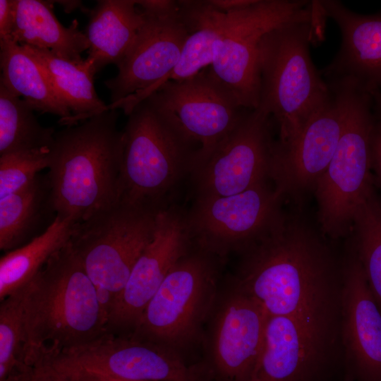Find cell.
I'll list each match as a JSON object with an SVG mask.
<instances>
[{"label": "cell", "instance_id": "cell-1", "mask_svg": "<svg viewBox=\"0 0 381 381\" xmlns=\"http://www.w3.org/2000/svg\"><path fill=\"white\" fill-rule=\"evenodd\" d=\"M246 250L236 289L268 316L291 318L341 344L343 265L315 234L282 214Z\"/></svg>", "mask_w": 381, "mask_h": 381}, {"label": "cell", "instance_id": "cell-2", "mask_svg": "<svg viewBox=\"0 0 381 381\" xmlns=\"http://www.w3.org/2000/svg\"><path fill=\"white\" fill-rule=\"evenodd\" d=\"M24 287L23 317L30 366L106 332L107 318L96 287L71 241Z\"/></svg>", "mask_w": 381, "mask_h": 381}, {"label": "cell", "instance_id": "cell-3", "mask_svg": "<svg viewBox=\"0 0 381 381\" xmlns=\"http://www.w3.org/2000/svg\"><path fill=\"white\" fill-rule=\"evenodd\" d=\"M109 109L55 133L47 174L57 215L82 222L119 199L123 133Z\"/></svg>", "mask_w": 381, "mask_h": 381}, {"label": "cell", "instance_id": "cell-4", "mask_svg": "<svg viewBox=\"0 0 381 381\" xmlns=\"http://www.w3.org/2000/svg\"><path fill=\"white\" fill-rule=\"evenodd\" d=\"M326 18L320 11L312 19L282 24L260 40L257 109L268 114L277 126L278 145L291 141L333 96L310 54V45L321 40Z\"/></svg>", "mask_w": 381, "mask_h": 381}, {"label": "cell", "instance_id": "cell-5", "mask_svg": "<svg viewBox=\"0 0 381 381\" xmlns=\"http://www.w3.org/2000/svg\"><path fill=\"white\" fill-rule=\"evenodd\" d=\"M327 82L339 104L342 131L314 188L322 228L338 237L352 225L357 207L373 192L371 138L376 117L370 92L345 80Z\"/></svg>", "mask_w": 381, "mask_h": 381}, {"label": "cell", "instance_id": "cell-6", "mask_svg": "<svg viewBox=\"0 0 381 381\" xmlns=\"http://www.w3.org/2000/svg\"><path fill=\"white\" fill-rule=\"evenodd\" d=\"M123 130L119 199L163 208L181 180L191 174V145L143 100L129 112Z\"/></svg>", "mask_w": 381, "mask_h": 381}, {"label": "cell", "instance_id": "cell-7", "mask_svg": "<svg viewBox=\"0 0 381 381\" xmlns=\"http://www.w3.org/2000/svg\"><path fill=\"white\" fill-rule=\"evenodd\" d=\"M161 209L119 200L80 222L71 240L107 319L135 262L153 238Z\"/></svg>", "mask_w": 381, "mask_h": 381}, {"label": "cell", "instance_id": "cell-8", "mask_svg": "<svg viewBox=\"0 0 381 381\" xmlns=\"http://www.w3.org/2000/svg\"><path fill=\"white\" fill-rule=\"evenodd\" d=\"M226 13L209 69L239 106L256 109L260 90L258 64L260 40L282 24L313 18L318 6L315 1L256 0L250 6Z\"/></svg>", "mask_w": 381, "mask_h": 381}, {"label": "cell", "instance_id": "cell-9", "mask_svg": "<svg viewBox=\"0 0 381 381\" xmlns=\"http://www.w3.org/2000/svg\"><path fill=\"white\" fill-rule=\"evenodd\" d=\"M144 100L185 141L197 146L192 171L209 157L249 110L239 106L209 67L188 79L163 83Z\"/></svg>", "mask_w": 381, "mask_h": 381}, {"label": "cell", "instance_id": "cell-10", "mask_svg": "<svg viewBox=\"0 0 381 381\" xmlns=\"http://www.w3.org/2000/svg\"><path fill=\"white\" fill-rule=\"evenodd\" d=\"M43 363L62 377L85 373L130 381H199L172 349L107 332L52 354Z\"/></svg>", "mask_w": 381, "mask_h": 381}, {"label": "cell", "instance_id": "cell-11", "mask_svg": "<svg viewBox=\"0 0 381 381\" xmlns=\"http://www.w3.org/2000/svg\"><path fill=\"white\" fill-rule=\"evenodd\" d=\"M282 198L266 181L232 195H195L187 212L192 241L217 254L246 250L279 219Z\"/></svg>", "mask_w": 381, "mask_h": 381}, {"label": "cell", "instance_id": "cell-12", "mask_svg": "<svg viewBox=\"0 0 381 381\" xmlns=\"http://www.w3.org/2000/svg\"><path fill=\"white\" fill-rule=\"evenodd\" d=\"M213 283L207 258L186 254L169 271L131 335L170 349L184 344L204 315Z\"/></svg>", "mask_w": 381, "mask_h": 381}, {"label": "cell", "instance_id": "cell-13", "mask_svg": "<svg viewBox=\"0 0 381 381\" xmlns=\"http://www.w3.org/2000/svg\"><path fill=\"white\" fill-rule=\"evenodd\" d=\"M144 14L135 41L116 66L117 75L104 82L111 93L109 108H121L126 115L172 72L189 35L179 8L168 14Z\"/></svg>", "mask_w": 381, "mask_h": 381}, {"label": "cell", "instance_id": "cell-14", "mask_svg": "<svg viewBox=\"0 0 381 381\" xmlns=\"http://www.w3.org/2000/svg\"><path fill=\"white\" fill-rule=\"evenodd\" d=\"M271 117L247 110L236 128L191 172L195 195L229 196L269 178L275 140Z\"/></svg>", "mask_w": 381, "mask_h": 381}, {"label": "cell", "instance_id": "cell-15", "mask_svg": "<svg viewBox=\"0 0 381 381\" xmlns=\"http://www.w3.org/2000/svg\"><path fill=\"white\" fill-rule=\"evenodd\" d=\"M247 381H346L341 346L294 320L269 316Z\"/></svg>", "mask_w": 381, "mask_h": 381}, {"label": "cell", "instance_id": "cell-16", "mask_svg": "<svg viewBox=\"0 0 381 381\" xmlns=\"http://www.w3.org/2000/svg\"><path fill=\"white\" fill-rule=\"evenodd\" d=\"M192 242L187 212L169 204L157 214L151 241L135 262L108 315L106 332L131 334L147 305Z\"/></svg>", "mask_w": 381, "mask_h": 381}, {"label": "cell", "instance_id": "cell-17", "mask_svg": "<svg viewBox=\"0 0 381 381\" xmlns=\"http://www.w3.org/2000/svg\"><path fill=\"white\" fill-rule=\"evenodd\" d=\"M340 337L346 381H381V311L354 251L343 264Z\"/></svg>", "mask_w": 381, "mask_h": 381}, {"label": "cell", "instance_id": "cell-18", "mask_svg": "<svg viewBox=\"0 0 381 381\" xmlns=\"http://www.w3.org/2000/svg\"><path fill=\"white\" fill-rule=\"evenodd\" d=\"M341 131L342 117L333 93L291 141L278 145L275 140L269 171L274 188L284 196L314 187L334 155Z\"/></svg>", "mask_w": 381, "mask_h": 381}, {"label": "cell", "instance_id": "cell-19", "mask_svg": "<svg viewBox=\"0 0 381 381\" xmlns=\"http://www.w3.org/2000/svg\"><path fill=\"white\" fill-rule=\"evenodd\" d=\"M320 3L341 35L339 52L320 71L323 78L348 80L368 92L381 91V13L360 14L337 0Z\"/></svg>", "mask_w": 381, "mask_h": 381}, {"label": "cell", "instance_id": "cell-20", "mask_svg": "<svg viewBox=\"0 0 381 381\" xmlns=\"http://www.w3.org/2000/svg\"><path fill=\"white\" fill-rule=\"evenodd\" d=\"M268 315L246 294L235 290L215 326L212 358L218 373L231 381H247L262 351Z\"/></svg>", "mask_w": 381, "mask_h": 381}, {"label": "cell", "instance_id": "cell-21", "mask_svg": "<svg viewBox=\"0 0 381 381\" xmlns=\"http://www.w3.org/2000/svg\"><path fill=\"white\" fill-rule=\"evenodd\" d=\"M135 0H101L90 11L85 34L89 42L86 58L95 73L116 66L124 58L145 22Z\"/></svg>", "mask_w": 381, "mask_h": 381}, {"label": "cell", "instance_id": "cell-22", "mask_svg": "<svg viewBox=\"0 0 381 381\" xmlns=\"http://www.w3.org/2000/svg\"><path fill=\"white\" fill-rule=\"evenodd\" d=\"M49 1L14 0V22L8 39L20 45L47 49L60 57L81 61L90 45L77 20L64 27L56 18Z\"/></svg>", "mask_w": 381, "mask_h": 381}, {"label": "cell", "instance_id": "cell-23", "mask_svg": "<svg viewBox=\"0 0 381 381\" xmlns=\"http://www.w3.org/2000/svg\"><path fill=\"white\" fill-rule=\"evenodd\" d=\"M47 174L0 198V249L6 253L43 234L56 217Z\"/></svg>", "mask_w": 381, "mask_h": 381}, {"label": "cell", "instance_id": "cell-24", "mask_svg": "<svg viewBox=\"0 0 381 381\" xmlns=\"http://www.w3.org/2000/svg\"><path fill=\"white\" fill-rule=\"evenodd\" d=\"M1 83L15 96L21 97L35 111L60 117L59 123L68 126L71 114L61 101L38 61L24 47L10 39L0 40Z\"/></svg>", "mask_w": 381, "mask_h": 381}, {"label": "cell", "instance_id": "cell-25", "mask_svg": "<svg viewBox=\"0 0 381 381\" xmlns=\"http://www.w3.org/2000/svg\"><path fill=\"white\" fill-rule=\"evenodd\" d=\"M21 46L38 61L70 111L71 118L68 126L77 125L109 109L97 95L94 86L96 73L86 59L71 61L47 49Z\"/></svg>", "mask_w": 381, "mask_h": 381}, {"label": "cell", "instance_id": "cell-26", "mask_svg": "<svg viewBox=\"0 0 381 381\" xmlns=\"http://www.w3.org/2000/svg\"><path fill=\"white\" fill-rule=\"evenodd\" d=\"M178 4L189 35L176 66L163 83L188 79L212 64L214 46L226 18V13L215 8L209 0H182Z\"/></svg>", "mask_w": 381, "mask_h": 381}, {"label": "cell", "instance_id": "cell-27", "mask_svg": "<svg viewBox=\"0 0 381 381\" xmlns=\"http://www.w3.org/2000/svg\"><path fill=\"white\" fill-rule=\"evenodd\" d=\"M80 222L56 215L41 235L0 259V301L25 286L71 240Z\"/></svg>", "mask_w": 381, "mask_h": 381}, {"label": "cell", "instance_id": "cell-28", "mask_svg": "<svg viewBox=\"0 0 381 381\" xmlns=\"http://www.w3.org/2000/svg\"><path fill=\"white\" fill-rule=\"evenodd\" d=\"M34 109L0 83V155L51 150L54 129L38 122Z\"/></svg>", "mask_w": 381, "mask_h": 381}, {"label": "cell", "instance_id": "cell-29", "mask_svg": "<svg viewBox=\"0 0 381 381\" xmlns=\"http://www.w3.org/2000/svg\"><path fill=\"white\" fill-rule=\"evenodd\" d=\"M24 294L23 286L1 301L0 381H28L34 373L27 363Z\"/></svg>", "mask_w": 381, "mask_h": 381}, {"label": "cell", "instance_id": "cell-30", "mask_svg": "<svg viewBox=\"0 0 381 381\" xmlns=\"http://www.w3.org/2000/svg\"><path fill=\"white\" fill-rule=\"evenodd\" d=\"M352 226L356 235L354 252L381 311V205L373 192L357 207Z\"/></svg>", "mask_w": 381, "mask_h": 381}, {"label": "cell", "instance_id": "cell-31", "mask_svg": "<svg viewBox=\"0 0 381 381\" xmlns=\"http://www.w3.org/2000/svg\"><path fill=\"white\" fill-rule=\"evenodd\" d=\"M51 150H32L0 155V198L22 189L48 168Z\"/></svg>", "mask_w": 381, "mask_h": 381}, {"label": "cell", "instance_id": "cell-32", "mask_svg": "<svg viewBox=\"0 0 381 381\" xmlns=\"http://www.w3.org/2000/svg\"><path fill=\"white\" fill-rule=\"evenodd\" d=\"M136 4L144 13L154 15L174 13L179 8L174 0H137Z\"/></svg>", "mask_w": 381, "mask_h": 381}, {"label": "cell", "instance_id": "cell-33", "mask_svg": "<svg viewBox=\"0 0 381 381\" xmlns=\"http://www.w3.org/2000/svg\"><path fill=\"white\" fill-rule=\"evenodd\" d=\"M14 22V0H0V40L8 39Z\"/></svg>", "mask_w": 381, "mask_h": 381}, {"label": "cell", "instance_id": "cell-34", "mask_svg": "<svg viewBox=\"0 0 381 381\" xmlns=\"http://www.w3.org/2000/svg\"><path fill=\"white\" fill-rule=\"evenodd\" d=\"M371 162L381 181V121L377 118L371 138Z\"/></svg>", "mask_w": 381, "mask_h": 381}, {"label": "cell", "instance_id": "cell-35", "mask_svg": "<svg viewBox=\"0 0 381 381\" xmlns=\"http://www.w3.org/2000/svg\"><path fill=\"white\" fill-rule=\"evenodd\" d=\"M34 368V373L28 381H68L47 364L40 363Z\"/></svg>", "mask_w": 381, "mask_h": 381}, {"label": "cell", "instance_id": "cell-36", "mask_svg": "<svg viewBox=\"0 0 381 381\" xmlns=\"http://www.w3.org/2000/svg\"><path fill=\"white\" fill-rule=\"evenodd\" d=\"M209 1L219 11L229 12L250 6L256 0H209Z\"/></svg>", "mask_w": 381, "mask_h": 381}, {"label": "cell", "instance_id": "cell-37", "mask_svg": "<svg viewBox=\"0 0 381 381\" xmlns=\"http://www.w3.org/2000/svg\"><path fill=\"white\" fill-rule=\"evenodd\" d=\"M68 381H130L92 374H75L68 376Z\"/></svg>", "mask_w": 381, "mask_h": 381}, {"label": "cell", "instance_id": "cell-38", "mask_svg": "<svg viewBox=\"0 0 381 381\" xmlns=\"http://www.w3.org/2000/svg\"><path fill=\"white\" fill-rule=\"evenodd\" d=\"M373 98V111L376 118L381 121V91L373 90L370 92Z\"/></svg>", "mask_w": 381, "mask_h": 381}, {"label": "cell", "instance_id": "cell-39", "mask_svg": "<svg viewBox=\"0 0 381 381\" xmlns=\"http://www.w3.org/2000/svg\"><path fill=\"white\" fill-rule=\"evenodd\" d=\"M58 2L61 4L64 7L65 11L68 13L80 7L82 5L81 1H59Z\"/></svg>", "mask_w": 381, "mask_h": 381}, {"label": "cell", "instance_id": "cell-40", "mask_svg": "<svg viewBox=\"0 0 381 381\" xmlns=\"http://www.w3.org/2000/svg\"></svg>", "mask_w": 381, "mask_h": 381}]
</instances>
